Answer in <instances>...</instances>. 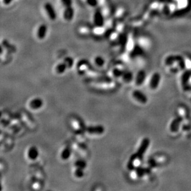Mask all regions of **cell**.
<instances>
[{"mask_svg": "<svg viewBox=\"0 0 191 191\" xmlns=\"http://www.w3.org/2000/svg\"><path fill=\"white\" fill-rule=\"evenodd\" d=\"M43 7L49 19L52 21H55L57 18V13L53 5L50 2H47L45 3Z\"/></svg>", "mask_w": 191, "mask_h": 191, "instance_id": "cell-3", "label": "cell"}, {"mask_svg": "<svg viewBox=\"0 0 191 191\" xmlns=\"http://www.w3.org/2000/svg\"><path fill=\"white\" fill-rule=\"evenodd\" d=\"M86 3L90 7L95 8L99 4V0H85Z\"/></svg>", "mask_w": 191, "mask_h": 191, "instance_id": "cell-24", "label": "cell"}, {"mask_svg": "<svg viewBox=\"0 0 191 191\" xmlns=\"http://www.w3.org/2000/svg\"><path fill=\"white\" fill-rule=\"evenodd\" d=\"M182 58V56L179 55H170L165 59L164 64L166 66L170 67L173 65L176 64Z\"/></svg>", "mask_w": 191, "mask_h": 191, "instance_id": "cell-9", "label": "cell"}, {"mask_svg": "<svg viewBox=\"0 0 191 191\" xmlns=\"http://www.w3.org/2000/svg\"><path fill=\"white\" fill-rule=\"evenodd\" d=\"M146 79V74L145 71L143 70L139 71L136 76L135 80L136 85L137 86L142 85L143 84H144Z\"/></svg>", "mask_w": 191, "mask_h": 191, "instance_id": "cell-13", "label": "cell"}, {"mask_svg": "<svg viewBox=\"0 0 191 191\" xmlns=\"http://www.w3.org/2000/svg\"><path fill=\"white\" fill-rule=\"evenodd\" d=\"M94 63L97 66L99 67H103L105 64V59L101 56H97L94 59Z\"/></svg>", "mask_w": 191, "mask_h": 191, "instance_id": "cell-18", "label": "cell"}, {"mask_svg": "<svg viewBox=\"0 0 191 191\" xmlns=\"http://www.w3.org/2000/svg\"><path fill=\"white\" fill-rule=\"evenodd\" d=\"M183 118L181 116H178L175 118L171 121L170 125V130L172 133H176L179 131L181 123L182 122Z\"/></svg>", "mask_w": 191, "mask_h": 191, "instance_id": "cell-5", "label": "cell"}, {"mask_svg": "<svg viewBox=\"0 0 191 191\" xmlns=\"http://www.w3.org/2000/svg\"><path fill=\"white\" fill-rule=\"evenodd\" d=\"M74 175L77 178H82L84 176V169L76 168L75 171H74Z\"/></svg>", "mask_w": 191, "mask_h": 191, "instance_id": "cell-22", "label": "cell"}, {"mask_svg": "<svg viewBox=\"0 0 191 191\" xmlns=\"http://www.w3.org/2000/svg\"><path fill=\"white\" fill-rule=\"evenodd\" d=\"M48 32V27L45 24H41L37 31V36L39 40H43L46 38Z\"/></svg>", "mask_w": 191, "mask_h": 191, "instance_id": "cell-11", "label": "cell"}, {"mask_svg": "<svg viewBox=\"0 0 191 191\" xmlns=\"http://www.w3.org/2000/svg\"><path fill=\"white\" fill-rule=\"evenodd\" d=\"M150 173V170L149 168H140V167L138 166L135 168V173L137 176V177H142L146 174H148Z\"/></svg>", "mask_w": 191, "mask_h": 191, "instance_id": "cell-16", "label": "cell"}, {"mask_svg": "<svg viewBox=\"0 0 191 191\" xmlns=\"http://www.w3.org/2000/svg\"><path fill=\"white\" fill-rule=\"evenodd\" d=\"M71 153H72V150H71L70 147H66L62 150L61 153V155H60L61 158L64 161L67 160L68 159L70 158L71 156Z\"/></svg>", "mask_w": 191, "mask_h": 191, "instance_id": "cell-15", "label": "cell"}, {"mask_svg": "<svg viewBox=\"0 0 191 191\" xmlns=\"http://www.w3.org/2000/svg\"><path fill=\"white\" fill-rule=\"evenodd\" d=\"M74 166L76 167V168H82L84 170L87 167V163L85 162V161L83 160H78L75 162Z\"/></svg>", "mask_w": 191, "mask_h": 191, "instance_id": "cell-20", "label": "cell"}, {"mask_svg": "<svg viewBox=\"0 0 191 191\" xmlns=\"http://www.w3.org/2000/svg\"><path fill=\"white\" fill-rule=\"evenodd\" d=\"M64 63L66 64L67 68H71L74 64V60L73 58H71L70 57H67L64 60Z\"/></svg>", "mask_w": 191, "mask_h": 191, "instance_id": "cell-23", "label": "cell"}, {"mask_svg": "<svg viewBox=\"0 0 191 191\" xmlns=\"http://www.w3.org/2000/svg\"><path fill=\"white\" fill-rule=\"evenodd\" d=\"M67 69V67L66 66V64L64 63H61L58 64L55 68V70L56 72L59 74H63L66 70Z\"/></svg>", "mask_w": 191, "mask_h": 191, "instance_id": "cell-17", "label": "cell"}, {"mask_svg": "<svg viewBox=\"0 0 191 191\" xmlns=\"http://www.w3.org/2000/svg\"><path fill=\"white\" fill-rule=\"evenodd\" d=\"M122 78H123V80L125 82L130 83L133 79V74L131 72H129V71H127V72H124Z\"/></svg>", "mask_w": 191, "mask_h": 191, "instance_id": "cell-19", "label": "cell"}, {"mask_svg": "<svg viewBox=\"0 0 191 191\" xmlns=\"http://www.w3.org/2000/svg\"><path fill=\"white\" fill-rule=\"evenodd\" d=\"M39 155V152L38 149L35 147L32 146L29 149L27 152V157L31 160H35Z\"/></svg>", "mask_w": 191, "mask_h": 191, "instance_id": "cell-14", "label": "cell"}, {"mask_svg": "<svg viewBox=\"0 0 191 191\" xmlns=\"http://www.w3.org/2000/svg\"><path fill=\"white\" fill-rule=\"evenodd\" d=\"M161 76L158 73H155L152 74L151 79L150 80L149 86L152 90H156L160 83Z\"/></svg>", "mask_w": 191, "mask_h": 191, "instance_id": "cell-6", "label": "cell"}, {"mask_svg": "<svg viewBox=\"0 0 191 191\" xmlns=\"http://www.w3.org/2000/svg\"><path fill=\"white\" fill-rule=\"evenodd\" d=\"M74 9L73 6L64 8L63 12V17L66 21L72 20L74 17Z\"/></svg>", "mask_w": 191, "mask_h": 191, "instance_id": "cell-10", "label": "cell"}, {"mask_svg": "<svg viewBox=\"0 0 191 191\" xmlns=\"http://www.w3.org/2000/svg\"><path fill=\"white\" fill-rule=\"evenodd\" d=\"M150 144V141L149 139L144 138V139H142L140 144V146L139 147V149H137V151L136 153V155H137V157L140 160L142 159L143 155L146 153V151L147 150L148 148L149 147Z\"/></svg>", "mask_w": 191, "mask_h": 191, "instance_id": "cell-1", "label": "cell"}, {"mask_svg": "<svg viewBox=\"0 0 191 191\" xmlns=\"http://www.w3.org/2000/svg\"><path fill=\"white\" fill-rule=\"evenodd\" d=\"M88 134L92 135H101L105 132V128L103 126L97 125L94 126H89L87 129Z\"/></svg>", "mask_w": 191, "mask_h": 191, "instance_id": "cell-8", "label": "cell"}, {"mask_svg": "<svg viewBox=\"0 0 191 191\" xmlns=\"http://www.w3.org/2000/svg\"><path fill=\"white\" fill-rule=\"evenodd\" d=\"M132 95L133 98L137 100L138 102L142 103V104H146L148 102V99L146 95L142 93L140 90H135L132 92Z\"/></svg>", "mask_w": 191, "mask_h": 191, "instance_id": "cell-4", "label": "cell"}, {"mask_svg": "<svg viewBox=\"0 0 191 191\" xmlns=\"http://www.w3.org/2000/svg\"><path fill=\"white\" fill-rule=\"evenodd\" d=\"M43 105V102L42 99L40 98H35L32 99L29 103V106L32 110H37L42 107Z\"/></svg>", "mask_w": 191, "mask_h": 191, "instance_id": "cell-12", "label": "cell"}, {"mask_svg": "<svg viewBox=\"0 0 191 191\" xmlns=\"http://www.w3.org/2000/svg\"><path fill=\"white\" fill-rule=\"evenodd\" d=\"M191 79V69H188L182 74L181 78V84L184 88L188 89V85Z\"/></svg>", "mask_w": 191, "mask_h": 191, "instance_id": "cell-7", "label": "cell"}, {"mask_svg": "<svg viewBox=\"0 0 191 191\" xmlns=\"http://www.w3.org/2000/svg\"><path fill=\"white\" fill-rule=\"evenodd\" d=\"M13 0H3V4L5 5H9L12 2H13Z\"/></svg>", "mask_w": 191, "mask_h": 191, "instance_id": "cell-26", "label": "cell"}, {"mask_svg": "<svg viewBox=\"0 0 191 191\" xmlns=\"http://www.w3.org/2000/svg\"><path fill=\"white\" fill-rule=\"evenodd\" d=\"M112 73H113V75L115 77L117 78V77H122L123 75L124 72H123V71L121 69H120L119 68L116 67V68H114V69H113Z\"/></svg>", "mask_w": 191, "mask_h": 191, "instance_id": "cell-21", "label": "cell"}, {"mask_svg": "<svg viewBox=\"0 0 191 191\" xmlns=\"http://www.w3.org/2000/svg\"><path fill=\"white\" fill-rule=\"evenodd\" d=\"M93 22L97 28H102L105 24V18L101 11L97 10L95 12L93 17Z\"/></svg>", "mask_w": 191, "mask_h": 191, "instance_id": "cell-2", "label": "cell"}, {"mask_svg": "<svg viewBox=\"0 0 191 191\" xmlns=\"http://www.w3.org/2000/svg\"><path fill=\"white\" fill-rule=\"evenodd\" d=\"M61 3L64 8L73 6V0H61Z\"/></svg>", "mask_w": 191, "mask_h": 191, "instance_id": "cell-25", "label": "cell"}]
</instances>
